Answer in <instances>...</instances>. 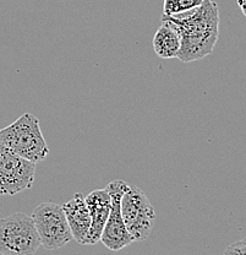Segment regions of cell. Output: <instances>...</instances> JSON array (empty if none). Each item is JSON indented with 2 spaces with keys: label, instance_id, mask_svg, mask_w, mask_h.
I'll list each match as a JSON object with an SVG mask.
<instances>
[{
  "label": "cell",
  "instance_id": "obj_10",
  "mask_svg": "<svg viewBox=\"0 0 246 255\" xmlns=\"http://www.w3.org/2000/svg\"><path fill=\"white\" fill-rule=\"evenodd\" d=\"M153 49L162 59H174L178 57L181 41L179 32L169 21L162 20V25L153 36Z\"/></svg>",
  "mask_w": 246,
  "mask_h": 255
},
{
  "label": "cell",
  "instance_id": "obj_12",
  "mask_svg": "<svg viewBox=\"0 0 246 255\" xmlns=\"http://www.w3.org/2000/svg\"><path fill=\"white\" fill-rule=\"evenodd\" d=\"M224 255H246V238L229 244L224 251Z\"/></svg>",
  "mask_w": 246,
  "mask_h": 255
},
{
  "label": "cell",
  "instance_id": "obj_4",
  "mask_svg": "<svg viewBox=\"0 0 246 255\" xmlns=\"http://www.w3.org/2000/svg\"><path fill=\"white\" fill-rule=\"evenodd\" d=\"M31 217L41 239V246L48 251H57L73 241L62 205L50 201L42 203L33 210Z\"/></svg>",
  "mask_w": 246,
  "mask_h": 255
},
{
  "label": "cell",
  "instance_id": "obj_11",
  "mask_svg": "<svg viewBox=\"0 0 246 255\" xmlns=\"http://www.w3.org/2000/svg\"><path fill=\"white\" fill-rule=\"evenodd\" d=\"M203 0H164L163 15L175 16L194 10L202 4Z\"/></svg>",
  "mask_w": 246,
  "mask_h": 255
},
{
  "label": "cell",
  "instance_id": "obj_7",
  "mask_svg": "<svg viewBox=\"0 0 246 255\" xmlns=\"http://www.w3.org/2000/svg\"><path fill=\"white\" fill-rule=\"evenodd\" d=\"M105 188L109 191L112 204H110L109 216H108L102 236H100V242L110 251L118 252L135 242L124 223L120 210L121 198H123L124 193L128 190L129 184L125 180L116 179L110 182Z\"/></svg>",
  "mask_w": 246,
  "mask_h": 255
},
{
  "label": "cell",
  "instance_id": "obj_5",
  "mask_svg": "<svg viewBox=\"0 0 246 255\" xmlns=\"http://www.w3.org/2000/svg\"><path fill=\"white\" fill-rule=\"evenodd\" d=\"M121 216L135 242L150 237L156 220L155 207L140 188L130 187L124 193L120 204Z\"/></svg>",
  "mask_w": 246,
  "mask_h": 255
},
{
  "label": "cell",
  "instance_id": "obj_2",
  "mask_svg": "<svg viewBox=\"0 0 246 255\" xmlns=\"http://www.w3.org/2000/svg\"><path fill=\"white\" fill-rule=\"evenodd\" d=\"M0 142L34 164L44 161L49 155L39 119L32 113H23L14 123L0 129Z\"/></svg>",
  "mask_w": 246,
  "mask_h": 255
},
{
  "label": "cell",
  "instance_id": "obj_9",
  "mask_svg": "<svg viewBox=\"0 0 246 255\" xmlns=\"http://www.w3.org/2000/svg\"><path fill=\"white\" fill-rule=\"evenodd\" d=\"M63 206L64 214L70 227L73 239L78 243H86L87 233L91 226V215L84 201V196L81 193H76L71 200L66 201Z\"/></svg>",
  "mask_w": 246,
  "mask_h": 255
},
{
  "label": "cell",
  "instance_id": "obj_1",
  "mask_svg": "<svg viewBox=\"0 0 246 255\" xmlns=\"http://www.w3.org/2000/svg\"><path fill=\"white\" fill-rule=\"evenodd\" d=\"M179 32L181 46L178 59L192 63L212 54L219 37V10L213 0H203L194 10L175 16L162 15Z\"/></svg>",
  "mask_w": 246,
  "mask_h": 255
},
{
  "label": "cell",
  "instance_id": "obj_3",
  "mask_svg": "<svg viewBox=\"0 0 246 255\" xmlns=\"http://www.w3.org/2000/svg\"><path fill=\"white\" fill-rule=\"evenodd\" d=\"M41 247V239L31 217L14 212L0 220V254L34 255Z\"/></svg>",
  "mask_w": 246,
  "mask_h": 255
},
{
  "label": "cell",
  "instance_id": "obj_13",
  "mask_svg": "<svg viewBox=\"0 0 246 255\" xmlns=\"http://www.w3.org/2000/svg\"><path fill=\"white\" fill-rule=\"evenodd\" d=\"M237 4L239 5L240 10H242V12L246 17V0H237Z\"/></svg>",
  "mask_w": 246,
  "mask_h": 255
},
{
  "label": "cell",
  "instance_id": "obj_6",
  "mask_svg": "<svg viewBox=\"0 0 246 255\" xmlns=\"http://www.w3.org/2000/svg\"><path fill=\"white\" fill-rule=\"evenodd\" d=\"M36 164L20 157L0 142V198L31 189Z\"/></svg>",
  "mask_w": 246,
  "mask_h": 255
},
{
  "label": "cell",
  "instance_id": "obj_8",
  "mask_svg": "<svg viewBox=\"0 0 246 255\" xmlns=\"http://www.w3.org/2000/svg\"><path fill=\"white\" fill-rule=\"evenodd\" d=\"M84 201L91 215V226L87 233L84 246H93L100 241L103 228L109 216L112 200L107 188H103V189L91 191L88 195L84 196Z\"/></svg>",
  "mask_w": 246,
  "mask_h": 255
}]
</instances>
